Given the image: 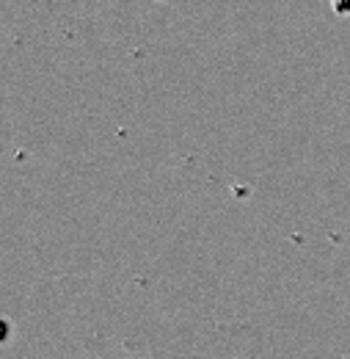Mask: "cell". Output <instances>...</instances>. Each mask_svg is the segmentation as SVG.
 I'll use <instances>...</instances> for the list:
<instances>
[]
</instances>
